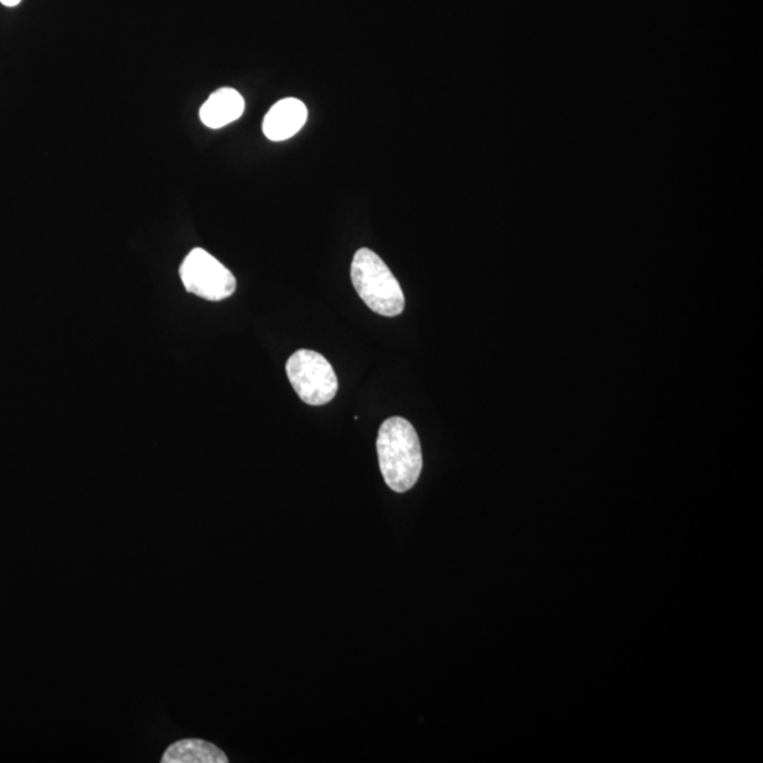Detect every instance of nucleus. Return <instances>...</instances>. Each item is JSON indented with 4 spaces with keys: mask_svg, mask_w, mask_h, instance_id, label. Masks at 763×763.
I'll return each instance as SVG.
<instances>
[{
    "mask_svg": "<svg viewBox=\"0 0 763 763\" xmlns=\"http://www.w3.org/2000/svg\"><path fill=\"white\" fill-rule=\"evenodd\" d=\"M376 451L383 480L392 491L404 493L415 486L423 470L422 446L407 419L391 418L382 423Z\"/></svg>",
    "mask_w": 763,
    "mask_h": 763,
    "instance_id": "f257e3e1",
    "label": "nucleus"
},
{
    "mask_svg": "<svg viewBox=\"0 0 763 763\" xmlns=\"http://www.w3.org/2000/svg\"><path fill=\"white\" fill-rule=\"evenodd\" d=\"M351 278L358 296L383 317H398L403 313L404 294L397 277L387 263L375 252L362 247L358 251L351 265Z\"/></svg>",
    "mask_w": 763,
    "mask_h": 763,
    "instance_id": "f03ea898",
    "label": "nucleus"
},
{
    "mask_svg": "<svg viewBox=\"0 0 763 763\" xmlns=\"http://www.w3.org/2000/svg\"><path fill=\"white\" fill-rule=\"evenodd\" d=\"M286 372L299 398L310 407H323L339 392L334 368L319 352L300 350L288 358Z\"/></svg>",
    "mask_w": 763,
    "mask_h": 763,
    "instance_id": "7ed1b4c3",
    "label": "nucleus"
},
{
    "mask_svg": "<svg viewBox=\"0 0 763 763\" xmlns=\"http://www.w3.org/2000/svg\"><path fill=\"white\" fill-rule=\"evenodd\" d=\"M180 277L188 293L209 302H221L236 291L233 273L202 247H196L186 256L180 266Z\"/></svg>",
    "mask_w": 763,
    "mask_h": 763,
    "instance_id": "20e7f679",
    "label": "nucleus"
},
{
    "mask_svg": "<svg viewBox=\"0 0 763 763\" xmlns=\"http://www.w3.org/2000/svg\"><path fill=\"white\" fill-rule=\"evenodd\" d=\"M307 115V108L299 99H282L273 105L263 119V134L272 141L291 139L303 128Z\"/></svg>",
    "mask_w": 763,
    "mask_h": 763,
    "instance_id": "39448f33",
    "label": "nucleus"
},
{
    "mask_svg": "<svg viewBox=\"0 0 763 763\" xmlns=\"http://www.w3.org/2000/svg\"><path fill=\"white\" fill-rule=\"evenodd\" d=\"M245 110V99L234 88H221L199 109V119L209 129L235 123Z\"/></svg>",
    "mask_w": 763,
    "mask_h": 763,
    "instance_id": "423d86ee",
    "label": "nucleus"
},
{
    "mask_svg": "<svg viewBox=\"0 0 763 763\" xmlns=\"http://www.w3.org/2000/svg\"><path fill=\"white\" fill-rule=\"evenodd\" d=\"M163 763H228V757L217 745L204 740L186 738L175 742L166 750Z\"/></svg>",
    "mask_w": 763,
    "mask_h": 763,
    "instance_id": "0eeeda50",
    "label": "nucleus"
},
{
    "mask_svg": "<svg viewBox=\"0 0 763 763\" xmlns=\"http://www.w3.org/2000/svg\"><path fill=\"white\" fill-rule=\"evenodd\" d=\"M20 2H22V0H0V3L8 8L18 7Z\"/></svg>",
    "mask_w": 763,
    "mask_h": 763,
    "instance_id": "6e6552de",
    "label": "nucleus"
}]
</instances>
